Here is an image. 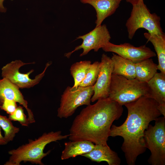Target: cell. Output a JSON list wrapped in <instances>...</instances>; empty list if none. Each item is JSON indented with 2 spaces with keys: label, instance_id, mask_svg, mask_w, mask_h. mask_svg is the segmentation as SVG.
Instances as JSON below:
<instances>
[{
  "label": "cell",
  "instance_id": "cell-1",
  "mask_svg": "<svg viewBox=\"0 0 165 165\" xmlns=\"http://www.w3.org/2000/svg\"><path fill=\"white\" fill-rule=\"evenodd\" d=\"M128 111L124 123L120 126L112 125L109 136H119L123 139L121 149L128 165H134L138 156L146 151L144 132L150 123L161 114L158 103L154 99L142 96L124 105Z\"/></svg>",
  "mask_w": 165,
  "mask_h": 165
},
{
  "label": "cell",
  "instance_id": "cell-2",
  "mask_svg": "<svg viewBox=\"0 0 165 165\" xmlns=\"http://www.w3.org/2000/svg\"><path fill=\"white\" fill-rule=\"evenodd\" d=\"M97 101L83 109L75 118L69 130L71 141L85 140L108 145L112 123L122 115L123 108L108 97Z\"/></svg>",
  "mask_w": 165,
  "mask_h": 165
},
{
  "label": "cell",
  "instance_id": "cell-3",
  "mask_svg": "<svg viewBox=\"0 0 165 165\" xmlns=\"http://www.w3.org/2000/svg\"><path fill=\"white\" fill-rule=\"evenodd\" d=\"M69 135H63L61 131H51L44 133L34 140L29 139L28 142L16 149L8 151L10 155L4 165H20L21 162H29L32 164L44 165L42 160L51 152H44L46 146L50 143L67 138Z\"/></svg>",
  "mask_w": 165,
  "mask_h": 165
},
{
  "label": "cell",
  "instance_id": "cell-4",
  "mask_svg": "<svg viewBox=\"0 0 165 165\" xmlns=\"http://www.w3.org/2000/svg\"><path fill=\"white\" fill-rule=\"evenodd\" d=\"M149 94L147 82L112 74L108 97L120 105L135 101L142 96L149 98Z\"/></svg>",
  "mask_w": 165,
  "mask_h": 165
},
{
  "label": "cell",
  "instance_id": "cell-5",
  "mask_svg": "<svg viewBox=\"0 0 165 165\" xmlns=\"http://www.w3.org/2000/svg\"><path fill=\"white\" fill-rule=\"evenodd\" d=\"M132 6L130 16L126 24L129 39H132L136 31L141 28L146 29L151 34L164 33L161 26L160 16L155 13H151L143 0H139Z\"/></svg>",
  "mask_w": 165,
  "mask_h": 165
},
{
  "label": "cell",
  "instance_id": "cell-6",
  "mask_svg": "<svg viewBox=\"0 0 165 165\" xmlns=\"http://www.w3.org/2000/svg\"><path fill=\"white\" fill-rule=\"evenodd\" d=\"M154 126L149 124L144 132L145 148L151 152L148 159L152 165L165 164V117H159Z\"/></svg>",
  "mask_w": 165,
  "mask_h": 165
},
{
  "label": "cell",
  "instance_id": "cell-7",
  "mask_svg": "<svg viewBox=\"0 0 165 165\" xmlns=\"http://www.w3.org/2000/svg\"><path fill=\"white\" fill-rule=\"evenodd\" d=\"M94 93L93 86H67L61 96L57 116L61 119L67 118L73 115L79 107L90 105Z\"/></svg>",
  "mask_w": 165,
  "mask_h": 165
},
{
  "label": "cell",
  "instance_id": "cell-8",
  "mask_svg": "<svg viewBox=\"0 0 165 165\" xmlns=\"http://www.w3.org/2000/svg\"><path fill=\"white\" fill-rule=\"evenodd\" d=\"M33 63H25L20 60L12 61L2 68V76L19 88H29L33 87L39 82L44 76L47 69L51 64V63H47L42 72L37 75L34 79L29 77L30 75L34 72V70H31L26 73H22L19 72V69L21 67Z\"/></svg>",
  "mask_w": 165,
  "mask_h": 165
},
{
  "label": "cell",
  "instance_id": "cell-9",
  "mask_svg": "<svg viewBox=\"0 0 165 165\" xmlns=\"http://www.w3.org/2000/svg\"><path fill=\"white\" fill-rule=\"evenodd\" d=\"M111 38L110 33L105 24L96 27L88 33L79 36L76 39H82V43L75 47L72 51L65 53L64 56L69 58L73 53L81 49H82L83 51L80 57L86 55L92 50L97 52L110 42Z\"/></svg>",
  "mask_w": 165,
  "mask_h": 165
},
{
  "label": "cell",
  "instance_id": "cell-10",
  "mask_svg": "<svg viewBox=\"0 0 165 165\" xmlns=\"http://www.w3.org/2000/svg\"><path fill=\"white\" fill-rule=\"evenodd\" d=\"M106 52H112L135 63L155 57L156 54L145 45L136 47L128 43L117 45L108 42L102 48Z\"/></svg>",
  "mask_w": 165,
  "mask_h": 165
},
{
  "label": "cell",
  "instance_id": "cell-11",
  "mask_svg": "<svg viewBox=\"0 0 165 165\" xmlns=\"http://www.w3.org/2000/svg\"><path fill=\"white\" fill-rule=\"evenodd\" d=\"M113 69L111 58L106 54H102L97 81L93 86L94 93L91 99L94 102L108 97Z\"/></svg>",
  "mask_w": 165,
  "mask_h": 165
},
{
  "label": "cell",
  "instance_id": "cell-12",
  "mask_svg": "<svg viewBox=\"0 0 165 165\" xmlns=\"http://www.w3.org/2000/svg\"><path fill=\"white\" fill-rule=\"evenodd\" d=\"M19 88L6 79H0V104L5 99L13 101L22 105L26 110L30 123L35 122L34 116L28 108V103L25 100Z\"/></svg>",
  "mask_w": 165,
  "mask_h": 165
},
{
  "label": "cell",
  "instance_id": "cell-13",
  "mask_svg": "<svg viewBox=\"0 0 165 165\" xmlns=\"http://www.w3.org/2000/svg\"><path fill=\"white\" fill-rule=\"evenodd\" d=\"M122 0H80L83 4L93 6L96 12V27L101 25L104 20L113 14L119 6Z\"/></svg>",
  "mask_w": 165,
  "mask_h": 165
},
{
  "label": "cell",
  "instance_id": "cell-14",
  "mask_svg": "<svg viewBox=\"0 0 165 165\" xmlns=\"http://www.w3.org/2000/svg\"><path fill=\"white\" fill-rule=\"evenodd\" d=\"M81 156L94 162H107L109 165H119L121 160L117 153L108 145L95 144L90 152Z\"/></svg>",
  "mask_w": 165,
  "mask_h": 165
},
{
  "label": "cell",
  "instance_id": "cell-15",
  "mask_svg": "<svg viewBox=\"0 0 165 165\" xmlns=\"http://www.w3.org/2000/svg\"><path fill=\"white\" fill-rule=\"evenodd\" d=\"M150 91L149 98L159 105H165V74L157 72L147 82Z\"/></svg>",
  "mask_w": 165,
  "mask_h": 165
},
{
  "label": "cell",
  "instance_id": "cell-16",
  "mask_svg": "<svg viewBox=\"0 0 165 165\" xmlns=\"http://www.w3.org/2000/svg\"><path fill=\"white\" fill-rule=\"evenodd\" d=\"M64 148L62 152V160L75 157L77 156L91 151L94 147L95 145L88 141H71L64 144Z\"/></svg>",
  "mask_w": 165,
  "mask_h": 165
},
{
  "label": "cell",
  "instance_id": "cell-17",
  "mask_svg": "<svg viewBox=\"0 0 165 165\" xmlns=\"http://www.w3.org/2000/svg\"><path fill=\"white\" fill-rule=\"evenodd\" d=\"M111 59L113 64L112 74L122 75L129 79L135 78L134 63L114 53Z\"/></svg>",
  "mask_w": 165,
  "mask_h": 165
},
{
  "label": "cell",
  "instance_id": "cell-18",
  "mask_svg": "<svg viewBox=\"0 0 165 165\" xmlns=\"http://www.w3.org/2000/svg\"><path fill=\"white\" fill-rule=\"evenodd\" d=\"M144 36L152 43L158 58V70L165 74V35L144 33Z\"/></svg>",
  "mask_w": 165,
  "mask_h": 165
},
{
  "label": "cell",
  "instance_id": "cell-19",
  "mask_svg": "<svg viewBox=\"0 0 165 165\" xmlns=\"http://www.w3.org/2000/svg\"><path fill=\"white\" fill-rule=\"evenodd\" d=\"M136 78L141 82H147L157 72V64L148 58L135 63Z\"/></svg>",
  "mask_w": 165,
  "mask_h": 165
},
{
  "label": "cell",
  "instance_id": "cell-20",
  "mask_svg": "<svg viewBox=\"0 0 165 165\" xmlns=\"http://www.w3.org/2000/svg\"><path fill=\"white\" fill-rule=\"evenodd\" d=\"M91 64L90 61H81L73 64L70 68L74 79L73 87H77L85 78L87 70Z\"/></svg>",
  "mask_w": 165,
  "mask_h": 165
},
{
  "label": "cell",
  "instance_id": "cell-21",
  "mask_svg": "<svg viewBox=\"0 0 165 165\" xmlns=\"http://www.w3.org/2000/svg\"><path fill=\"white\" fill-rule=\"evenodd\" d=\"M0 127L4 131V137L8 143L13 140L20 131L19 128L14 126L8 118L0 114Z\"/></svg>",
  "mask_w": 165,
  "mask_h": 165
},
{
  "label": "cell",
  "instance_id": "cell-22",
  "mask_svg": "<svg viewBox=\"0 0 165 165\" xmlns=\"http://www.w3.org/2000/svg\"><path fill=\"white\" fill-rule=\"evenodd\" d=\"M100 64V62L96 61L90 64L87 70L85 78L79 86L87 87L94 85L98 77Z\"/></svg>",
  "mask_w": 165,
  "mask_h": 165
},
{
  "label": "cell",
  "instance_id": "cell-23",
  "mask_svg": "<svg viewBox=\"0 0 165 165\" xmlns=\"http://www.w3.org/2000/svg\"><path fill=\"white\" fill-rule=\"evenodd\" d=\"M8 118L11 121H18L22 126H28L30 124L29 120L21 106H18L13 114L9 115Z\"/></svg>",
  "mask_w": 165,
  "mask_h": 165
},
{
  "label": "cell",
  "instance_id": "cell-24",
  "mask_svg": "<svg viewBox=\"0 0 165 165\" xmlns=\"http://www.w3.org/2000/svg\"><path fill=\"white\" fill-rule=\"evenodd\" d=\"M16 102L10 100L5 99L0 104V108L9 115L13 114L17 107Z\"/></svg>",
  "mask_w": 165,
  "mask_h": 165
},
{
  "label": "cell",
  "instance_id": "cell-25",
  "mask_svg": "<svg viewBox=\"0 0 165 165\" xmlns=\"http://www.w3.org/2000/svg\"><path fill=\"white\" fill-rule=\"evenodd\" d=\"M1 128L0 127V145H6L8 143L6 141L4 136H3L2 134Z\"/></svg>",
  "mask_w": 165,
  "mask_h": 165
},
{
  "label": "cell",
  "instance_id": "cell-26",
  "mask_svg": "<svg viewBox=\"0 0 165 165\" xmlns=\"http://www.w3.org/2000/svg\"><path fill=\"white\" fill-rule=\"evenodd\" d=\"M5 0H0V12L5 13L7 10L6 9L4 6L3 2Z\"/></svg>",
  "mask_w": 165,
  "mask_h": 165
},
{
  "label": "cell",
  "instance_id": "cell-27",
  "mask_svg": "<svg viewBox=\"0 0 165 165\" xmlns=\"http://www.w3.org/2000/svg\"><path fill=\"white\" fill-rule=\"evenodd\" d=\"M127 2L130 3L132 5L137 3L140 0H126Z\"/></svg>",
  "mask_w": 165,
  "mask_h": 165
}]
</instances>
